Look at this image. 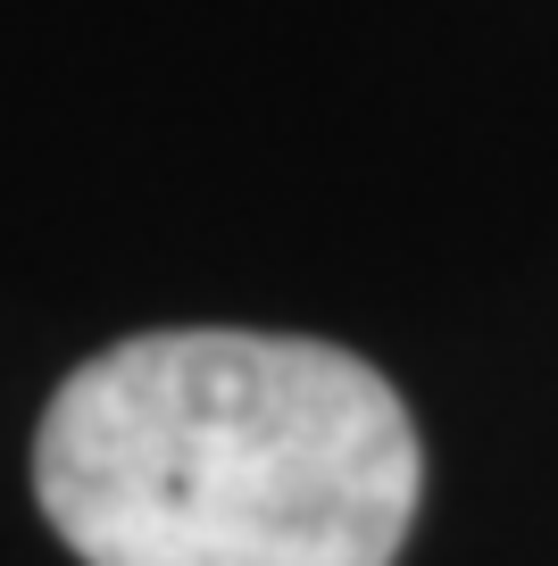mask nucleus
I'll list each match as a JSON object with an SVG mask.
<instances>
[{"mask_svg":"<svg viewBox=\"0 0 558 566\" xmlns=\"http://www.w3.org/2000/svg\"><path fill=\"white\" fill-rule=\"evenodd\" d=\"M417 492L401 391L309 334H134L34 433V500L84 566H392Z\"/></svg>","mask_w":558,"mask_h":566,"instance_id":"1","label":"nucleus"}]
</instances>
